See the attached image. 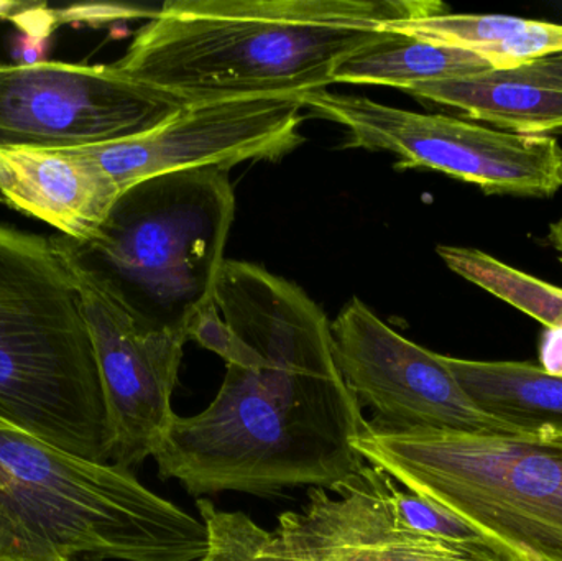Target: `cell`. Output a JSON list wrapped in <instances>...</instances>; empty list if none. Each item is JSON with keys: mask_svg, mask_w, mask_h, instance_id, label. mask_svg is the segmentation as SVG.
Returning a JSON list of instances; mask_svg holds the SVG:
<instances>
[{"mask_svg": "<svg viewBox=\"0 0 562 561\" xmlns=\"http://www.w3.org/2000/svg\"><path fill=\"white\" fill-rule=\"evenodd\" d=\"M243 352L214 401L175 417L154 460L190 496H277L336 491L366 467L353 450L362 405L337 364L333 328L296 283L257 263L226 260L214 295Z\"/></svg>", "mask_w": 562, "mask_h": 561, "instance_id": "1", "label": "cell"}, {"mask_svg": "<svg viewBox=\"0 0 562 561\" xmlns=\"http://www.w3.org/2000/svg\"><path fill=\"white\" fill-rule=\"evenodd\" d=\"M446 12L431 0H171L112 66L184 104L304 98L386 26Z\"/></svg>", "mask_w": 562, "mask_h": 561, "instance_id": "2", "label": "cell"}, {"mask_svg": "<svg viewBox=\"0 0 562 561\" xmlns=\"http://www.w3.org/2000/svg\"><path fill=\"white\" fill-rule=\"evenodd\" d=\"M206 550L201 519L127 468L0 420V561H196Z\"/></svg>", "mask_w": 562, "mask_h": 561, "instance_id": "3", "label": "cell"}, {"mask_svg": "<svg viewBox=\"0 0 562 561\" xmlns=\"http://www.w3.org/2000/svg\"><path fill=\"white\" fill-rule=\"evenodd\" d=\"M0 420L111 461L108 412L78 287L55 237L0 224Z\"/></svg>", "mask_w": 562, "mask_h": 561, "instance_id": "4", "label": "cell"}, {"mask_svg": "<svg viewBox=\"0 0 562 561\" xmlns=\"http://www.w3.org/2000/svg\"><path fill=\"white\" fill-rule=\"evenodd\" d=\"M353 450L459 517L501 561H562V437L366 428Z\"/></svg>", "mask_w": 562, "mask_h": 561, "instance_id": "5", "label": "cell"}, {"mask_svg": "<svg viewBox=\"0 0 562 561\" xmlns=\"http://www.w3.org/2000/svg\"><path fill=\"white\" fill-rule=\"evenodd\" d=\"M234 216L226 171H173L122 191L91 243H69L142 325L190 341L214 305Z\"/></svg>", "mask_w": 562, "mask_h": 561, "instance_id": "6", "label": "cell"}, {"mask_svg": "<svg viewBox=\"0 0 562 561\" xmlns=\"http://www.w3.org/2000/svg\"><path fill=\"white\" fill-rule=\"evenodd\" d=\"M303 102L349 132L347 147L396 155L398 170L439 171L487 194L551 198L562 188V147L553 135L488 128L327 89L304 96Z\"/></svg>", "mask_w": 562, "mask_h": 561, "instance_id": "7", "label": "cell"}, {"mask_svg": "<svg viewBox=\"0 0 562 561\" xmlns=\"http://www.w3.org/2000/svg\"><path fill=\"white\" fill-rule=\"evenodd\" d=\"M184 102L112 65L0 61V148H86L145 134Z\"/></svg>", "mask_w": 562, "mask_h": 561, "instance_id": "8", "label": "cell"}, {"mask_svg": "<svg viewBox=\"0 0 562 561\" xmlns=\"http://www.w3.org/2000/svg\"><path fill=\"white\" fill-rule=\"evenodd\" d=\"M71 270L94 346L108 412L111 463L132 468L154 458L177 414L171 407L188 338L142 325L108 283L55 237Z\"/></svg>", "mask_w": 562, "mask_h": 561, "instance_id": "9", "label": "cell"}, {"mask_svg": "<svg viewBox=\"0 0 562 561\" xmlns=\"http://www.w3.org/2000/svg\"><path fill=\"white\" fill-rule=\"evenodd\" d=\"M333 328L337 364L362 407L382 430H456L525 435L485 414L465 394L438 352L390 328L352 299Z\"/></svg>", "mask_w": 562, "mask_h": 561, "instance_id": "10", "label": "cell"}, {"mask_svg": "<svg viewBox=\"0 0 562 561\" xmlns=\"http://www.w3.org/2000/svg\"><path fill=\"white\" fill-rule=\"evenodd\" d=\"M301 96H249L183 105L145 134L82 150L119 190L173 171L279 160L304 142Z\"/></svg>", "mask_w": 562, "mask_h": 561, "instance_id": "11", "label": "cell"}, {"mask_svg": "<svg viewBox=\"0 0 562 561\" xmlns=\"http://www.w3.org/2000/svg\"><path fill=\"white\" fill-rule=\"evenodd\" d=\"M119 197L117 184L82 148H0V200L66 239L91 243Z\"/></svg>", "mask_w": 562, "mask_h": 561, "instance_id": "12", "label": "cell"}, {"mask_svg": "<svg viewBox=\"0 0 562 561\" xmlns=\"http://www.w3.org/2000/svg\"><path fill=\"white\" fill-rule=\"evenodd\" d=\"M336 497L313 487L301 513L281 514L273 530L284 561H379L393 527L376 468H362Z\"/></svg>", "mask_w": 562, "mask_h": 561, "instance_id": "13", "label": "cell"}, {"mask_svg": "<svg viewBox=\"0 0 562 561\" xmlns=\"http://www.w3.org/2000/svg\"><path fill=\"white\" fill-rule=\"evenodd\" d=\"M405 92L458 109L501 131L531 135L562 132V55L413 86Z\"/></svg>", "mask_w": 562, "mask_h": 561, "instance_id": "14", "label": "cell"}, {"mask_svg": "<svg viewBox=\"0 0 562 561\" xmlns=\"http://www.w3.org/2000/svg\"><path fill=\"white\" fill-rule=\"evenodd\" d=\"M442 362L485 414L525 435H562V378L548 374L533 362L451 356H442Z\"/></svg>", "mask_w": 562, "mask_h": 561, "instance_id": "15", "label": "cell"}, {"mask_svg": "<svg viewBox=\"0 0 562 561\" xmlns=\"http://www.w3.org/2000/svg\"><path fill=\"white\" fill-rule=\"evenodd\" d=\"M487 69H492L491 63L468 49L428 42L386 26L337 63L333 85H382L406 91L413 86L464 78Z\"/></svg>", "mask_w": 562, "mask_h": 561, "instance_id": "16", "label": "cell"}, {"mask_svg": "<svg viewBox=\"0 0 562 561\" xmlns=\"http://www.w3.org/2000/svg\"><path fill=\"white\" fill-rule=\"evenodd\" d=\"M389 26L428 42L468 49L497 69L562 55V25L543 20L446 12Z\"/></svg>", "mask_w": 562, "mask_h": 561, "instance_id": "17", "label": "cell"}, {"mask_svg": "<svg viewBox=\"0 0 562 561\" xmlns=\"http://www.w3.org/2000/svg\"><path fill=\"white\" fill-rule=\"evenodd\" d=\"M436 250L456 276L474 283L548 328H562L560 287L521 272L484 250L458 246H439Z\"/></svg>", "mask_w": 562, "mask_h": 561, "instance_id": "18", "label": "cell"}, {"mask_svg": "<svg viewBox=\"0 0 562 561\" xmlns=\"http://www.w3.org/2000/svg\"><path fill=\"white\" fill-rule=\"evenodd\" d=\"M207 536V550L196 561H284L276 532L243 513L217 509L213 501H196Z\"/></svg>", "mask_w": 562, "mask_h": 561, "instance_id": "19", "label": "cell"}, {"mask_svg": "<svg viewBox=\"0 0 562 561\" xmlns=\"http://www.w3.org/2000/svg\"><path fill=\"white\" fill-rule=\"evenodd\" d=\"M379 473L380 484L392 510L393 524L400 530L448 546L488 549L482 537L459 517L412 491L400 490L389 474L380 470Z\"/></svg>", "mask_w": 562, "mask_h": 561, "instance_id": "20", "label": "cell"}, {"mask_svg": "<svg viewBox=\"0 0 562 561\" xmlns=\"http://www.w3.org/2000/svg\"><path fill=\"white\" fill-rule=\"evenodd\" d=\"M393 517V516H392ZM379 561H501L488 549H464L403 532L393 524Z\"/></svg>", "mask_w": 562, "mask_h": 561, "instance_id": "21", "label": "cell"}, {"mask_svg": "<svg viewBox=\"0 0 562 561\" xmlns=\"http://www.w3.org/2000/svg\"><path fill=\"white\" fill-rule=\"evenodd\" d=\"M540 366L548 374L562 378V328H548L540 348Z\"/></svg>", "mask_w": 562, "mask_h": 561, "instance_id": "22", "label": "cell"}, {"mask_svg": "<svg viewBox=\"0 0 562 561\" xmlns=\"http://www.w3.org/2000/svg\"><path fill=\"white\" fill-rule=\"evenodd\" d=\"M38 2H22V0H0V20L19 19L26 10L33 9Z\"/></svg>", "mask_w": 562, "mask_h": 561, "instance_id": "23", "label": "cell"}, {"mask_svg": "<svg viewBox=\"0 0 562 561\" xmlns=\"http://www.w3.org/2000/svg\"><path fill=\"white\" fill-rule=\"evenodd\" d=\"M548 239H550L551 246L554 247V250H557L558 254H562V220L551 224Z\"/></svg>", "mask_w": 562, "mask_h": 561, "instance_id": "24", "label": "cell"}, {"mask_svg": "<svg viewBox=\"0 0 562 561\" xmlns=\"http://www.w3.org/2000/svg\"><path fill=\"white\" fill-rule=\"evenodd\" d=\"M558 256H560V262H561V266H562V254H558Z\"/></svg>", "mask_w": 562, "mask_h": 561, "instance_id": "25", "label": "cell"}, {"mask_svg": "<svg viewBox=\"0 0 562 561\" xmlns=\"http://www.w3.org/2000/svg\"><path fill=\"white\" fill-rule=\"evenodd\" d=\"M557 437H562V435H557Z\"/></svg>", "mask_w": 562, "mask_h": 561, "instance_id": "26", "label": "cell"}]
</instances>
